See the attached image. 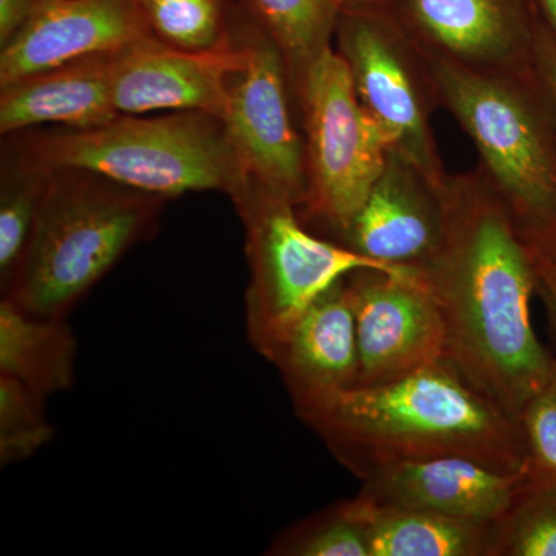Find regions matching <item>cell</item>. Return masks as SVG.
Listing matches in <instances>:
<instances>
[{"mask_svg":"<svg viewBox=\"0 0 556 556\" xmlns=\"http://www.w3.org/2000/svg\"><path fill=\"white\" fill-rule=\"evenodd\" d=\"M148 17L135 0H40L0 49V87L68 62L115 53L148 38Z\"/></svg>","mask_w":556,"mask_h":556,"instance_id":"obj_13","label":"cell"},{"mask_svg":"<svg viewBox=\"0 0 556 556\" xmlns=\"http://www.w3.org/2000/svg\"><path fill=\"white\" fill-rule=\"evenodd\" d=\"M232 35L240 61L222 118L230 148L248 179L299 208L306 199L305 149L287 61L247 0L233 7Z\"/></svg>","mask_w":556,"mask_h":556,"instance_id":"obj_9","label":"cell"},{"mask_svg":"<svg viewBox=\"0 0 556 556\" xmlns=\"http://www.w3.org/2000/svg\"><path fill=\"white\" fill-rule=\"evenodd\" d=\"M530 257H532L533 268H535L538 287L547 292L548 299L552 300L556 308V249L532 251Z\"/></svg>","mask_w":556,"mask_h":556,"instance_id":"obj_29","label":"cell"},{"mask_svg":"<svg viewBox=\"0 0 556 556\" xmlns=\"http://www.w3.org/2000/svg\"><path fill=\"white\" fill-rule=\"evenodd\" d=\"M369 556H490L492 526L353 497Z\"/></svg>","mask_w":556,"mask_h":556,"instance_id":"obj_18","label":"cell"},{"mask_svg":"<svg viewBox=\"0 0 556 556\" xmlns=\"http://www.w3.org/2000/svg\"><path fill=\"white\" fill-rule=\"evenodd\" d=\"M538 17L556 38V0H532Z\"/></svg>","mask_w":556,"mask_h":556,"instance_id":"obj_30","label":"cell"},{"mask_svg":"<svg viewBox=\"0 0 556 556\" xmlns=\"http://www.w3.org/2000/svg\"><path fill=\"white\" fill-rule=\"evenodd\" d=\"M135 2L141 3L142 5V3L149 2V0H135Z\"/></svg>","mask_w":556,"mask_h":556,"instance_id":"obj_32","label":"cell"},{"mask_svg":"<svg viewBox=\"0 0 556 556\" xmlns=\"http://www.w3.org/2000/svg\"><path fill=\"white\" fill-rule=\"evenodd\" d=\"M249 10L283 53L292 93L311 65L332 49L340 0H247ZM295 100V98H294Z\"/></svg>","mask_w":556,"mask_h":556,"instance_id":"obj_20","label":"cell"},{"mask_svg":"<svg viewBox=\"0 0 556 556\" xmlns=\"http://www.w3.org/2000/svg\"><path fill=\"white\" fill-rule=\"evenodd\" d=\"M444 223L445 182L438 185L390 150L382 174L339 243L382 265L417 269L437 251Z\"/></svg>","mask_w":556,"mask_h":556,"instance_id":"obj_14","label":"cell"},{"mask_svg":"<svg viewBox=\"0 0 556 556\" xmlns=\"http://www.w3.org/2000/svg\"><path fill=\"white\" fill-rule=\"evenodd\" d=\"M239 61L232 24L229 42L212 51L179 50L148 36L113 53V104L119 115L172 110L223 118L229 75Z\"/></svg>","mask_w":556,"mask_h":556,"instance_id":"obj_12","label":"cell"},{"mask_svg":"<svg viewBox=\"0 0 556 556\" xmlns=\"http://www.w3.org/2000/svg\"><path fill=\"white\" fill-rule=\"evenodd\" d=\"M167 199L93 172H49L25 257L3 298L64 318L135 244L153 236Z\"/></svg>","mask_w":556,"mask_h":556,"instance_id":"obj_5","label":"cell"},{"mask_svg":"<svg viewBox=\"0 0 556 556\" xmlns=\"http://www.w3.org/2000/svg\"><path fill=\"white\" fill-rule=\"evenodd\" d=\"M340 2H342L343 5V3L358 2V0H340Z\"/></svg>","mask_w":556,"mask_h":556,"instance_id":"obj_31","label":"cell"},{"mask_svg":"<svg viewBox=\"0 0 556 556\" xmlns=\"http://www.w3.org/2000/svg\"><path fill=\"white\" fill-rule=\"evenodd\" d=\"M40 0H0V49L25 27Z\"/></svg>","mask_w":556,"mask_h":556,"instance_id":"obj_27","label":"cell"},{"mask_svg":"<svg viewBox=\"0 0 556 556\" xmlns=\"http://www.w3.org/2000/svg\"><path fill=\"white\" fill-rule=\"evenodd\" d=\"M417 270L444 320L445 361L518 419L556 376V361L533 329L529 249L481 167L448 174L444 232Z\"/></svg>","mask_w":556,"mask_h":556,"instance_id":"obj_1","label":"cell"},{"mask_svg":"<svg viewBox=\"0 0 556 556\" xmlns=\"http://www.w3.org/2000/svg\"><path fill=\"white\" fill-rule=\"evenodd\" d=\"M490 556H556V485L526 482L492 525Z\"/></svg>","mask_w":556,"mask_h":556,"instance_id":"obj_23","label":"cell"},{"mask_svg":"<svg viewBox=\"0 0 556 556\" xmlns=\"http://www.w3.org/2000/svg\"><path fill=\"white\" fill-rule=\"evenodd\" d=\"M230 200L247 230L249 338L265 357L321 294L354 270H416L382 265L317 236L291 201L251 179Z\"/></svg>","mask_w":556,"mask_h":556,"instance_id":"obj_6","label":"cell"},{"mask_svg":"<svg viewBox=\"0 0 556 556\" xmlns=\"http://www.w3.org/2000/svg\"><path fill=\"white\" fill-rule=\"evenodd\" d=\"M112 56L84 58L0 87L2 137L40 126L86 129L115 119Z\"/></svg>","mask_w":556,"mask_h":556,"instance_id":"obj_17","label":"cell"},{"mask_svg":"<svg viewBox=\"0 0 556 556\" xmlns=\"http://www.w3.org/2000/svg\"><path fill=\"white\" fill-rule=\"evenodd\" d=\"M298 415L362 481L390 464L438 456L526 473L517 417L479 393L448 361L340 391Z\"/></svg>","mask_w":556,"mask_h":556,"instance_id":"obj_2","label":"cell"},{"mask_svg":"<svg viewBox=\"0 0 556 556\" xmlns=\"http://www.w3.org/2000/svg\"><path fill=\"white\" fill-rule=\"evenodd\" d=\"M43 401L20 380L0 375V463L27 459L50 441L53 427L43 413Z\"/></svg>","mask_w":556,"mask_h":556,"instance_id":"obj_24","label":"cell"},{"mask_svg":"<svg viewBox=\"0 0 556 556\" xmlns=\"http://www.w3.org/2000/svg\"><path fill=\"white\" fill-rule=\"evenodd\" d=\"M76 342L61 317L33 316L11 299L0 303V375L46 399L68 390Z\"/></svg>","mask_w":556,"mask_h":556,"instance_id":"obj_19","label":"cell"},{"mask_svg":"<svg viewBox=\"0 0 556 556\" xmlns=\"http://www.w3.org/2000/svg\"><path fill=\"white\" fill-rule=\"evenodd\" d=\"M0 177V287L5 294L30 243L49 172L2 166Z\"/></svg>","mask_w":556,"mask_h":556,"instance_id":"obj_21","label":"cell"},{"mask_svg":"<svg viewBox=\"0 0 556 556\" xmlns=\"http://www.w3.org/2000/svg\"><path fill=\"white\" fill-rule=\"evenodd\" d=\"M334 50L345 62L358 101L386 135L391 152L438 185L447 181L431 116L439 105L430 61L386 0L343 3Z\"/></svg>","mask_w":556,"mask_h":556,"instance_id":"obj_8","label":"cell"},{"mask_svg":"<svg viewBox=\"0 0 556 556\" xmlns=\"http://www.w3.org/2000/svg\"><path fill=\"white\" fill-rule=\"evenodd\" d=\"M294 98L306 169L299 215L311 230L339 243L382 174L390 144L358 101L334 47L311 65Z\"/></svg>","mask_w":556,"mask_h":556,"instance_id":"obj_7","label":"cell"},{"mask_svg":"<svg viewBox=\"0 0 556 556\" xmlns=\"http://www.w3.org/2000/svg\"><path fill=\"white\" fill-rule=\"evenodd\" d=\"M2 138V166L93 172L167 200L203 190L233 199L249 181L225 123L211 113L119 115L86 129L33 127Z\"/></svg>","mask_w":556,"mask_h":556,"instance_id":"obj_3","label":"cell"},{"mask_svg":"<svg viewBox=\"0 0 556 556\" xmlns=\"http://www.w3.org/2000/svg\"><path fill=\"white\" fill-rule=\"evenodd\" d=\"M346 277L321 294L266 356L298 413L357 386L356 316Z\"/></svg>","mask_w":556,"mask_h":556,"instance_id":"obj_16","label":"cell"},{"mask_svg":"<svg viewBox=\"0 0 556 556\" xmlns=\"http://www.w3.org/2000/svg\"><path fill=\"white\" fill-rule=\"evenodd\" d=\"M278 555L369 556L367 533L353 501H345L308 519L281 538Z\"/></svg>","mask_w":556,"mask_h":556,"instance_id":"obj_25","label":"cell"},{"mask_svg":"<svg viewBox=\"0 0 556 556\" xmlns=\"http://www.w3.org/2000/svg\"><path fill=\"white\" fill-rule=\"evenodd\" d=\"M526 447V479L556 485V376L536 391L518 415Z\"/></svg>","mask_w":556,"mask_h":556,"instance_id":"obj_26","label":"cell"},{"mask_svg":"<svg viewBox=\"0 0 556 556\" xmlns=\"http://www.w3.org/2000/svg\"><path fill=\"white\" fill-rule=\"evenodd\" d=\"M525 482L526 473H506L468 457L438 456L380 467L364 479L358 495L387 506L492 526Z\"/></svg>","mask_w":556,"mask_h":556,"instance_id":"obj_15","label":"cell"},{"mask_svg":"<svg viewBox=\"0 0 556 556\" xmlns=\"http://www.w3.org/2000/svg\"><path fill=\"white\" fill-rule=\"evenodd\" d=\"M346 281L356 316V387L380 386L445 361L444 320L419 270L358 269Z\"/></svg>","mask_w":556,"mask_h":556,"instance_id":"obj_11","label":"cell"},{"mask_svg":"<svg viewBox=\"0 0 556 556\" xmlns=\"http://www.w3.org/2000/svg\"><path fill=\"white\" fill-rule=\"evenodd\" d=\"M536 61L556 101V38L541 21L538 24Z\"/></svg>","mask_w":556,"mask_h":556,"instance_id":"obj_28","label":"cell"},{"mask_svg":"<svg viewBox=\"0 0 556 556\" xmlns=\"http://www.w3.org/2000/svg\"><path fill=\"white\" fill-rule=\"evenodd\" d=\"M427 58L439 105L473 142L527 249H556V101L540 67L481 75Z\"/></svg>","mask_w":556,"mask_h":556,"instance_id":"obj_4","label":"cell"},{"mask_svg":"<svg viewBox=\"0 0 556 556\" xmlns=\"http://www.w3.org/2000/svg\"><path fill=\"white\" fill-rule=\"evenodd\" d=\"M427 56L481 75L536 72L532 0H386Z\"/></svg>","mask_w":556,"mask_h":556,"instance_id":"obj_10","label":"cell"},{"mask_svg":"<svg viewBox=\"0 0 556 556\" xmlns=\"http://www.w3.org/2000/svg\"><path fill=\"white\" fill-rule=\"evenodd\" d=\"M237 0H149L150 30L161 42L186 51H212L229 42Z\"/></svg>","mask_w":556,"mask_h":556,"instance_id":"obj_22","label":"cell"}]
</instances>
